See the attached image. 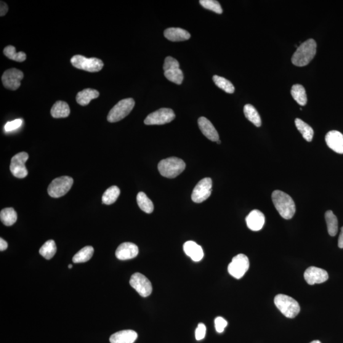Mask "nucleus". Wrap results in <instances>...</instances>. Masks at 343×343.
<instances>
[{
  "label": "nucleus",
  "mask_w": 343,
  "mask_h": 343,
  "mask_svg": "<svg viewBox=\"0 0 343 343\" xmlns=\"http://www.w3.org/2000/svg\"><path fill=\"white\" fill-rule=\"evenodd\" d=\"M272 201L279 214L285 219H291L296 213V205L288 194L280 190L274 191Z\"/></svg>",
  "instance_id": "f257e3e1"
},
{
  "label": "nucleus",
  "mask_w": 343,
  "mask_h": 343,
  "mask_svg": "<svg viewBox=\"0 0 343 343\" xmlns=\"http://www.w3.org/2000/svg\"><path fill=\"white\" fill-rule=\"evenodd\" d=\"M316 52V42L313 39H308L297 48L292 57V63L299 67L307 66L314 58Z\"/></svg>",
  "instance_id": "f03ea898"
},
{
  "label": "nucleus",
  "mask_w": 343,
  "mask_h": 343,
  "mask_svg": "<svg viewBox=\"0 0 343 343\" xmlns=\"http://www.w3.org/2000/svg\"><path fill=\"white\" fill-rule=\"evenodd\" d=\"M186 164L183 159L176 157H171L162 159L158 164V169L162 176L167 178H175L185 171Z\"/></svg>",
  "instance_id": "7ed1b4c3"
},
{
  "label": "nucleus",
  "mask_w": 343,
  "mask_h": 343,
  "mask_svg": "<svg viewBox=\"0 0 343 343\" xmlns=\"http://www.w3.org/2000/svg\"><path fill=\"white\" fill-rule=\"evenodd\" d=\"M274 302L276 307L287 318H294L299 314L300 310L299 303L292 297L285 294H278Z\"/></svg>",
  "instance_id": "20e7f679"
},
{
  "label": "nucleus",
  "mask_w": 343,
  "mask_h": 343,
  "mask_svg": "<svg viewBox=\"0 0 343 343\" xmlns=\"http://www.w3.org/2000/svg\"><path fill=\"white\" fill-rule=\"evenodd\" d=\"M135 106V101L132 98H127L119 101L111 109L108 115V121L114 123L126 118L131 112Z\"/></svg>",
  "instance_id": "39448f33"
},
{
  "label": "nucleus",
  "mask_w": 343,
  "mask_h": 343,
  "mask_svg": "<svg viewBox=\"0 0 343 343\" xmlns=\"http://www.w3.org/2000/svg\"><path fill=\"white\" fill-rule=\"evenodd\" d=\"M72 65L79 70L86 71L98 72L102 70L104 63L99 58L92 57L87 58L83 55H74L71 58Z\"/></svg>",
  "instance_id": "423d86ee"
},
{
  "label": "nucleus",
  "mask_w": 343,
  "mask_h": 343,
  "mask_svg": "<svg viewBox=\"0 0 343 343\" xmlns=\"http://www.w3.org/2000/svg\"><path fill=\"white\" fill-rule=\"evenodd\" d=\"M73 185V178L62 176L52 180L48 188V193L52 198H60L71 190Z\"/></svg>",
  "instance_id": "0eeeda50"
},
{
  "label": "nucleus",
  "mask_w": 343,
  "mask_h": 343,
  "mask_svg": "<svg viewBox=\"0 0 343 343\" xmlns=\"http://www.w3.org/2000/svg\"><path fill=\"white\" fill-rule=\"evenodd\" d=\"M249 260L246 255L240 254L234 257L228 266L229 273L234 278L243 277L249 268Z\"/></svg>",
  "instance_id": "6e6552de"
},
{
  "label": "nucleus",
  "mask_w": 343,
  "mask_h": 343,
  "mask_svg": "<svg viewBox=\"0 0 343 343\" xmlns=\"http://www.w3.org/2000/svg\"><path fill=\"white\" fill-rule=\"evenodd\" d=\"M175 114L174 111L169 108H161L149 114L145 119V124L147 126L153 125H164L174 120Z\"/></svg>",
  "instance_id": "1a4fd4ad"
},
{
  "label": "nucleus",
  "mask_w": 343,
  "mask_h": 343,
  "mask_svg": "<svg viewBox=\"0 0 343 343\" xmlns=\"http://www.w3.org/2000/svg\"><path fill=\"white\" fill-rule=\"evenodd\" d=\"M212 181L211 178L201 179L196 185L191 195V199L195 203H201L211 196L212 190Z\"/></svg>",
  "instance_id": "9d476101"
},
{
  "label": "nucleus",
  "mask_w": 343,
  "mask_h": 343,
  "mask_svg": "<svg viewBox=\"0 0 343 343\" xmlns=\"http://www.w3.org/2000/svg\"><path fill=\"white\" fill-rule=\"evenodd\" d=\"M130 285L138 292L140 296L144 297L150 296L152 292L153 288L151 281L140 273H135L132 275L130 278Z\"/></svg>",
  "instance_id": "9b49d317"
},
{
  "label": "nucleus",
  "mask_w": 343,
  "mask_h": 343,
  "mask_svg": "<svg viewBox=\"0 0 343 343\" xmlns=\"http://www.w3.org/2000/svg\"><path fill=\"white\" fill-rule=\"evenodd\" d=\"M28 158V154L26 152H21L13 156L10 166V170L14 176L19 178V179H23L27 176L28 171L26 169L25 164Z\"/></svg>",
  "instance_id": "f8f14e48"
},
{
  "label": "nucleus",
  "mask_w": 343,
  "mask_h": 343,
  "mask_svg": "<svg viewBox=\"0 0 343 343\" xmlns=\"http://www.w3.org/2000/svg\"><path fill=\"white\" fill-rule=\"evenodd\" d=\"M24 73L18 69L12 68L5 71L2 77L3 84L6 89L15 90L21 86Z\"/></svg>",
  "instance_id": "ddd939ff"
},
{
  "label": "nucleus",
  "mask_w": 343,
  "mask_h": 343,
  "mask_svg": "<svg viewBox=\"0 0 343 343\" xmlns=\"http://www.w3.org/2000/svg\"><path fill=\"white\" fill-rule=\"evenodd\" d=\"M304 277L310 285L325 283L328 280L329 275L326 270L315 267L308 268L305 271Z\"/></svg>",
  "instance_id": "4468645a"
},
{
  "label": "nucleus",
  "mask_w": 343,
  "mask_h": 343,
  "mask_svg": "<svg viewBox=\"0 0 343 343\" xmlns=\"http://www.w3.org/2000/svg\"><path fill=\"white\" fill-rule=\"evenodd\" d=\"M139 249L136 245L131 243H125L119 245L116 251V257L119 260H129L136 257Z\"/></svg>",
  "instance_id": "2eb2a0df"
},
{
  "label": "nucleus",
  "mask_w": 343,
  "mask_h": 343,
  "mask_svg": "<svg viewBox=\"0 0 343 343\" xmlns=\"http://www.w3.org/2000/svg\"><path fill=\"white\" fill-rule=\"evenodd\" d=\"M327 145L332 150L339 154H343V135L337 130H332L326 136Z\"/></svg>",
  "instance_id": "dca6fc26"
},
{
  "label": "nucleus",
  "mask_w": 343,
  "mask_h": 343,
  "mask_svg": "<svg viewBox=\"0 0 343 343\" xmlns=\"http://www.w3.org/2000/svg\"><path fill=\"white\" fill-rule=\"evenodd\" d=\"M246 223L250 230L254 231H259L265 225V215L259 210H254L247 215Z\"/></svg>",
  "instance_id": "f3484780"
},
{
  "label": "nucleus",
  "mask_w": 343,
  "mask_h": 343,
  "mask_svg": "<svg viewBox=\"0 0 343 343\" xmlns=\"http://www.w3.org/2000/svg\"><path fill=\"white\" fill-rule=\"evenodd\" d=\"M198 124L201 132L209 140L214 142H217L218 140H219V134L217 130L208 119L205 117H200L198 119Z\"/></svg>",
  "instance_id": "a211bd4d"
},
{
  "label": "nucleus",
  "mask_w": 343,
  "mask_h": 343,
  "mask_svg": "<svg viewBox=\"0 0 343 343\" xmlns=\"http://www.w3.org/2000/svg\"><path fill=\"white\" fill-rule=\"evenodd\" d=\"M137 338L136 332L132 330H124L111 335V343H134Z\"/></svg>",
  "instance_id": "6ab92c4d"
},
{
  "label": "nucleus",
  "mask_w": 343,
  "mask_h": 343,
  "mask_svg": "<svg viewBox=\"0 0 343 343\" xmlns=\"http://www.w3.org/2000/svg\"><path fill=\"white\" fill-rule=\"evenodd\" d=\"M183 249L185 254L195 262L200 261L204 257L201 247L193 241H188L184 244Z\"/></svg>",
  "instance_id": "aec40b11"
},
{
  "label": "nucleus",
  "mask_w": 343,
  "mask_h": 343,
  "mask_svg": "<svg viewBox=\"0 0 343 343\" xmlns=\"http://www.w3.org/2000/svg\"><path fill=\"white\" fill-rule=\"evenodd\" d=\"M164 36L171 42H183L188 41L191 35L189 32L179 28H170L164 31Z\"/></svg>",
  "instance_id": "412c9836"
},
{
  "label": "nucleus",
  "mask_w": 343,
  "mask_h": 343,
  "mask_svg": "<svg viewBox=\"0 0 343 343\" xmlns=\"http://www.w3.org/2000/svg\"><path fill=\"white\" fill-rule=\"evenodd\" d=\"M99 96V92L96 90L86 89L78 93L76 95V102L81 106L89 105L93 99H96Z\"/></svg>",
  "instance_id": "4be33fe9"
},
{
  "label": "nucleus",
  "mask_w": 343,
  "mask_h": 343,
  "mask_svg": "<svg viewBox=\"0 0 343 343\" xmlns=\"http://www.w3.org/2000/svg\"><path fill=\"white\" fill-rule=\"evenodd\" d=\"M50 113L55 118H66L70 114V108L65 101H57L52 106Z\"/></svg>",
  "instance_id": "5701e85b"
},
{
  "label": "nucleus",
  "mask_w": 343,
  "mask_h": 343,
  "mask_svg": "<svg viewBox=\"0 0 343 343\" xmlns=\"http://www.w3.org/2000/svg\"><path fill=\"white\" fill-rule=\"evenodd\" d=\"M291 95L293 99L300 106H305L307 103V95L306 90L300 84L294 85L291 89Z\"/></svg>",
  "instance_id": "b1692460"
},
{
  "label": "nucleus",
  "mask_w": 343,
  "mask_h": 343,
  "mask_svg": "<svg viewBox=\"0 0 343 343\" xmlns=\"http://www.w3.org/2000/svg\"><path fill=\"white\" fill-rule=\"evenodd\" d=\"M295 124H296L297 130L301 133L303 138L308 142H312L313 135H314V131L312 127L299 118L296 119Z\"/></svg>",
  "instance_id": "393cba45"
},
{
  "label": "nucleus",
  "mask_w": 343,
  "mask_h": 343,
  "mask_svg": "<svg viewBox=\"0 0 343 343\" xmlns=\"http://www.w3.org/2000/svg\"><path fill=\"white\" fill-rule=\"evenodd\" d=\"M244 112L247 119L252 122L255 126L259 127L261 126V119H260L259 113L253 106L249 105V104L245 106Z\"/></svg>",
  "instance_id": "a878e982"
},
{
  "label": "nucleus",
  "mask_w": 343,
  "mask_h": 343,
  "mask_svg": "<svg viewBox=\"0 0 343 343\" xmlns=\"http://www.w3.org/2000/svg\"><path fill=\"white\" fill-rule=\"evenodd\" d=\"M0 219L2 222L7 227H10L17 221V214L13 208L3 209L0 213Z\"/></svg>",
  "instance_id": "bb28decb"
},
{
  "label": "nucleus",
  "mask_w": 343,
  "mask_h": 343,
  "mask_svg": "<svg viewBox=\"0 0 343 343\" xmlns=\"http://www.w3.org/2000/svg\"><path fill=\"white\" fill-rule=\"evenodd\" d=\"M325 218L329 235L332 236H336L338 231V220L337 217L333 212L328 211L326 212Z\"/></svg>",
  "instance_id": "cd10ccee"
},
{
  "label": "nucleus",
  "mask_w": 343,
  "mask_h": 343,
  "mask_svg": "<svg viewBox=\"0 0 343 343\" xmlns=\"http://www.w3.org/2000/svg\"><path fill=\"white\" fill-rule=\"evenodd\" d=\"M94 249L92 246H86L77 252L73 257L74 263H82L87 262L91 259L94 254Z\"/></svg>",
  "instance_id": "c85d7f7f"
},
{
  "label": "nucleus",
  "mask_w": 343,
  "mask_h": 343,
  "mask_svg": "<svg viewBox=\"0 0 343 343\" xmlns=\"http://www.w3.org/2000/svg\"><path fill=\"white\" fill-rule=\"evenodd\" d=\"M137 202L139 208L147 214L152 213L154 206L152 201L150 200L145 193L139 192L137 196Z\"/></svg>",
  "instance_id": "c756f323"
},
{
  "label": "nucleus",
  "mask_w": 343,
  "mask_h": 343,
  "mask_svg": "<svg viewBox=\"0 0 343 343\" xmlns=\"http://www.w3.org/2000/svg\"><path fill=\"white\" fill-rule=\"evenodd\" d=\"M120 195V190L116 186H111L103 194L102 201L104 204L111 205L114 203Z\"/></svg>",
  "instance_id": "7c9ffc66"
},
{
  "label": "nucleus",
  "mask_w": 343,
  "mask_h": 343,
  "mask_svg": "<svg viewBox=\"0 0 343 343\" xmlns=\"http://www.w3.org/2000/svg\"><path fill=\"white\" fill-rule=\"evenodd\" d=\"M57 251V247L55 241L52 240H48L39 249V254L47 260L51 259L55 256Z\"/></svg>",
  "instance_id": "2f4dec72"
},
{
  "label": "nucleus",
  "mask_w": 343,
  "mask_h": 343,
  "mask_svg": "<svg viewBox=\"0 0 343 343\" xmlns=\"http://www.w3.org/2000/svg\"><path fill=\"white\" fill-rule=\"evenodd\" d=\"M4 53L7 57L9 59L17 61V62L22 63L26 59V55L25 52H16L15 47L12 45H9L5 48Z\"/></svg>",
  "instance_id": "473e14b6"
},
{
  "label": "nucleus",
  "mask_w": 343,
  "mask_h": 343,
  "mask_svg": "<svg viewBox=\"0 0 343 343\" xmlns=\"http://www.w3.org/2000/svg\"><path fill=\"white\" fill-rule=\"evenodd\" d=\"M213 81L216 86L220 89L224 90L228 94H233L235 92V87L231 82L223 77L214 75L213 76Z\"/></svg>",
  "instance_id": "72a5a7b5"
},
{
  "label": "nucleus",
  "mask_w": 343,
  "mask_h": 343,
  "mask_svg": "<svg viewBox=\"0 0 343 343\" xmlns=\"http://www.w3.org/2000/svg\"><path fill=\"white\" fill-rule=\"evenodd\" d=\"M164 75L169 81L177 85L181 84L184 79L183 71L179 68L165 71Z\"/></svg>",
  "instance_id": "f704fd0d"
},
{
  "label": "nucleus",
  "mask_w": 343,
  "mask_h": 343,
  "mask_svg": "<svg viewBox=\"0 0 343 343\" xmlns=\"http://www.w3.org/2000/svg\"><path fill=\"white\" fill-rule=\"evenodd\" d=\"M200 4L205 9L211 10L217 14H221L223 9L219 2L214 0H200Z\"/></svg>",
  "instance_id": "c9c22d12"
},
{
  "label": "nucleus",
  "mask_w": 343,
  "mask_h": 343,
  "mask_svg": "<svg viewBox=\"0 0 343 343\" xmlns=\"http://www.w3.org/2000/svg\"><path fill=\"white\" fill-rule=\"evenodd\" d=\"M179 68V63L175 58L172 57H167L166 58L164 65V71Z\"/></svg>",
  "instance_id": "e433bc0d"
},
{
  "label": "nucleus",
  "mask_w": 343,
  "mask_h": 343,
  "mask_svg": "<svg viewBox=\"0 0 343 343\" xmlns=\"http://www.w3.org/2000/svg\"><path fill=\"white\" fill-rule=\"evenodd\" d=\"M22 119H16L14 121L7 122L4 127L5 131L11 132L19 128L23 124Z\"/></svg>",
  "instance_id": "4c0bfd02"
},
{
  "label": "nucleus",
  "mask_w": 343,
  "mask_h": 343,
  "mask_svg": "<svg viewBox=\"0 0 343 343\" xmlns=\"http://www.w3.org/2000/svg\"><path fill=\"white\" fill-rule=\"evenodd\" d=\"M214 323L215 330L219 333H222L228 326L227 321L225 318L220 317V316H218V317L215 319Z\"/></svg>",
  "instance_id": "58836bf2"
},
{
  "label": "nucleus",
  "mask_w": 343,
  "mask_h": 343,
  "mask_svg": "<svg viewBox=\"0 0 343 343\" xmlns=\"http://www.w3.org/2000/svg\"><path fill=\"white\" fill-rule=\"evenodd\" d=\"M206 334V327L204 324L200 323L198 324L197 328L195 331V337L196 340L200 341L204 338Z\"/></svg>",
  "instance_id": "ea45409f"
},
{
  "label": "nucleus",
  "mask_w": 343,
  "mask_h": 343,
  "mask_svg": "<svg viewBox=\"0 0 343 343\" xmlns=\"http://www.w3.org/2000/svg\"><path fill=\"white\" fill-rule=\"evenodd\" d=\"M8 10H9L8 5L5 2H1V7H0V15H1V17L6 15Z\"/></svg>",
  "instance_id": "a19ab883"
},
{
  "label": "nucleus",
  "mask_w": 343,
  "mask_h": 343,
  "mask_svg": "<svg viewBox=\"0 0 343 343\" xmlns=\"http://www.w3.org/2000/svg\"><path fill=\"white\" fill-rule=\"evenodd\" d=\"M8 244L2 238H0V251H4L7 249Z\"/></svg>",
  "instance_id": "79ce46f5"
},
{
  "label": "nucleus",
  "mask_w": 343,
  "mask_h": 343,
  "mask_svg": "<svg viewBox=\"0 0 343 343\" xmlns=\"http://www.w3.org/2000/svg\"><path fill=\"white\" fill-rule=\"evenodd\" d=\"M338 247L340 249H343V227L341 228L338 239Z\"/></svg>",
  "instance_id": "37998d69"
},
{
  "label": "nucleus",
  "mask_w": 343,
  "mask_h": 343,
  "mask_svg": "<svg viewBox=\"0 0 343 343\" xmlns=\"http://www.w3.org/2000/svg\"><path fill=\"white\" fill-rule=\"evenodd\" d=\"M310 343H321V342L320 341H318V340H315V341H313Z\"/></svg>",
  "instance_id": "c03bdc74"
},
{
  "label": "nucleus",
  "mask_w": 343,
  "mask_h": 343,
  "mask_svg": "<svg viewBox=\"0 0 343 343\" xmlns=\"http://www.w3.org/2000/svg\"><path fill=\"white\" fill-rule=\"evenodd\" d=\"M72 267H73V266H72L71 265L68 266V268H70V269H71Z\"/></svg>",
  "instance_id": "a18cd8bd"
},
{
  "label": "nucleus",
  "mask_w": 343,
  "mask_h": 343,
  "mask_svg": "<svg viewBox=\"0 0 343 343\" xmlns=\"http://www.w3.org/2000/svg\"><path fill=\"white\" fill-rule=\"evenodd\" d=\"M217 144H219L220 145V143H221V142H220V140H218L217 142H216Z\"/></svg>",
  "instance_id": "49530a36"
}]
</instances>
